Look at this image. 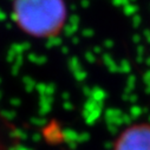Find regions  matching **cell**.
Masks as SVG:
<instances>
[{"mask_svg":"<svg viewBox=\"0 0 150 150\" xmlns=\"http://www.w3.org/2000/svg\"><path fill=\"white\" fill-rule=\"evenodd\" d=\"M114 150H150V125L138 124L125 129L117 138Z\"/></svg>","mask_w":150,"mask_h":150,"instance_id":"cell-2","label":"cell"},{"mask_svg":"<svg viewBox=\"0 0 150 150\" xmlns=\"http://www.w3.org/2000/svg\"><path fill=\"white\" fill-rule=\"evenodd\" d=\"M13 14L24 32L47 38L63 28L66 7L64 0H14Z\"/></svg>","mask_w":150,"mask_h":150,"instance_id":"cell-1","label":"cell"}]
</instances>
